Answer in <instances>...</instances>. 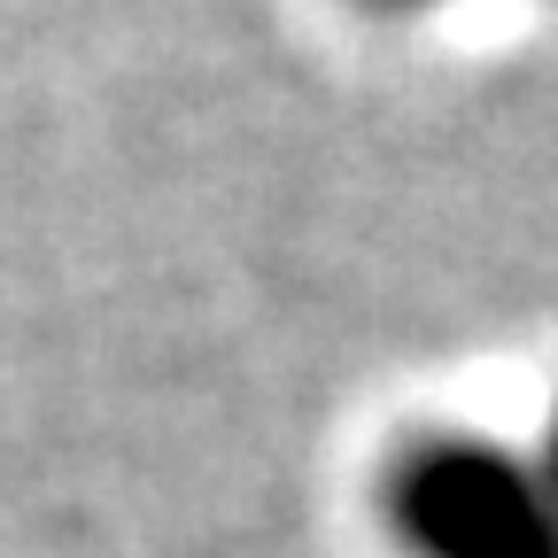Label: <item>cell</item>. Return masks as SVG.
<instances>
[{
    "instance_id": "1",
    "label": "cell",
    "mask_w": 558,
    "mask_h": 558,
    "mask_svg": "<svg viewBox=\"0 0 558 558\" xmlns=\"http://www.w3.org/2000/svg\"><path fill=\"white\" fill-rule=\"evenodd\" d=\"M388 505L418 558H558V497L481 442H418Z\"/></svg>"
},
{
    "instance_id": "2",
    "label": "cell",
    "mask_w": 558,
    "mask_h": 558,
    "mask_svg": "<svg viewBox=\"0 0 558 558\" xmlns=\"http://www.w3.org/2000/svg\"><path fill=\"white\" fill-rule=\"evenodd\" d=\"M550 488H558V418H550Z\"/></svg>"
},
{
    "instance_id": "3",
    "label": "cell",
    "mask_w": 558,
    "mask_h": 558,
    "mask_svg": "<svg viewBox=\"0 0 558 558\" xmlns=\"http://www.w3.org/2000/svg\"><path fill=\"white\" fill-rule=\"evenodd\" d=\"M388 9H418V0H388Z\"/></svg>"
}]
</instances>
